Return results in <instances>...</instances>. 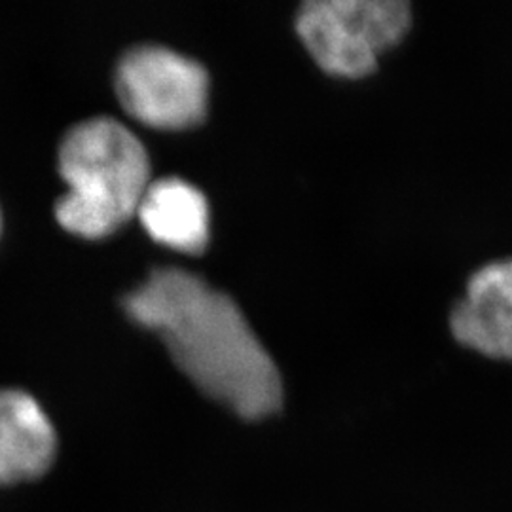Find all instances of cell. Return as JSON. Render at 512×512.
Returning <instances> with one entry per match:
<instances>
[{"instance_id":"obj_1","label":"cell","mask_w":512,"mask_h":512,"mask_svg":"<svg viewBox=\"0 0 512 512\" xmlns=\"http://www.w3.org/2000/svg\"><path fill=\"white\" fill-rule=\"evenodd\" d=\"M129 317L154 330L173 361L205 395L245 420L283 404L274 359L228 294L181 268H156L124 298Z\"/></svg>"},{"instance_id":"obj_2","label":"cell","mask_w":512,"mask_h":512,"mask_svg":"<svg viewBox=\"0 0 512 512\" xmlns=\"http://www.w3.org/2000/svg\"><path fill=\"white\" fill-rule=\"evenodd\" d=\"M67 192L55 205L59 224L82 238L109 236L131 217L150 184L147 148L122 122L99 116L74 126L59 148Z\"/></svg>"},{"instance_id":"obj_3","label":"cell","mask_w":512,"mask_h":512,"mask_svg":"<svg viewBox=\"0 0 512 512\" xmlns=\"http://www.w3.org/2000/svg\"><path fill=\"white\" fill-rule=\"evenodd\" d=\"M408 25L410 6L401 0H310L296 18L315 63L348 78L370 73Z\"/></svg>"},{"instance_id":"obj_4","label":"cell","mask_w":512,"mask_h":512,"mask_svg":"<svg viewBox=\"0 0 512 512\" xmlns=\"http://www.w3.org/2000/svg\"><path fill=\"white\" fill-rule=\"evenodd\" d=\"M116 93L129 114L152 128L200 124L207 110L209 74L186 55L164 46H139L122 57Z\"/></svg>"},{"instance_id":"obj_5","label":"cell","mask_w":512,"mask_h":512,"mask_svg":"<svg viewBox=\"0 0 512 512\" xmlns=\"http://www.w3.org/2000/svg\"><path fill=\"white\" fill-rule=\"evenodd\" d=\"M450 325L467 348L512 361V260L488 264L473 275Z\"/></svg>"},{"instance_id":"obj_6","label":"cell","mask_w":512,"mask_h":512,"mask_svg":"<svg viewBox=\"0 0 512 512\" xmlns=\"http://www.w3.org/2000/svg\"><path fill=\"white\" fill-rule=\"evenodd\" d=\"M57 452L54 425L25 391H0V486L48 473Z\"/></svg>"},{"instance_id":"obj_7","label":"cell","mask_w":512,"mask_h":512,"mask_svg":"<svg viewBox=\"0 0 512 512\" xmlns=\"http://www.w3.org/2000/svg\"><path fill=\"white\" fill-rule=\"evenodd\" d=\"M137 215L152 238L175 251L198 255L209 243L207 200L194 184L183 179L150 181Z\"/></svg>"}]
</instances>
